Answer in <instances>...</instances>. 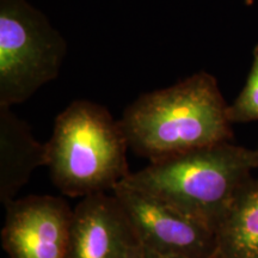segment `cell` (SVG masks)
<instances>
[{
    "instance_id": "cell-5",
    "label": "cell",
    "mask_w": 258,
    "mask_h": 258,
    "mask_svg": "<svg viewBox=\"0 0 258 258\" xmlns=\"http://www.w3.org/2000/svg\"><path fill=\"white\" fill-rule=\"evenodd\" d=\"M145 250L182 258L218 257L217 231L157 196L122 182L112 190Z\"/></svg>"
},
{
    "instance_id": "cell-12",
    "label": "cell",
    "mask_w": 258,
    "mask_h": 258,
    "mask_svg": "<svg viewBox=\"0 0 258 258\" xmlns=\"http://www.w3.org/2000/svg\"><path fill=\"white\" fill-rule=\"evenodd\" d=\"M254 153H256V158H257V169H258V147L254 150Z\"/></svg>"
},
{
    "instance_id": "cell-2",
    "label": "cell",
    "mask_w": 258,
    "mask_h": 258,
    "mask_svg": "<svg viewBox=\"0 0 258 258\" xmlns=\"http://www.w3.org/2000/svg\"><path fill=\"white\" fill-rule=\"evenodd\" d=\"M254 169V150L226 141L150 161L123 182L217 231L232 201L252 178Z\"/></svg>"
},
{
    "instance_id": "cell-10",
    "label": "cell",
    "mask_w": 258,
    "mask_h": 258,
    "mask_svg": "<svg viewBox=\"0 0 258 258\" xmlns=\"http://www.w3.org/2000/svg\"><path fill=\"white\" fill-rule=\"evenodd\" d=\"M232 123L258 121V44L253 49V62L246 84L235 101L228 105Z\"/></svg>"
},
{
    "instance_id": "cell-8",
    "label": "cell",
    "mask_w": 258,
    "mask_h": 258,
    "mask_svg": "<svg viewBox=\"0 0 258 258\" xmlns=\"http://www.w3.org/2000/svg\"><path fill=\"white\" fill-rule=\"evenodd\" d=\"M47 145L35 139L28 123L0 105V202L6 207L16 200L34 171L47 166Z\"/></svg>"
},
{
    "instance_id": "cell-9",
    "label": "cell",
    "mask_w": 258,
    "mask_h": 258,
    "mask_svg": "<svg viewBox=\"0 0 258 258\" xmlns=\"http://www.w3.org/2000/svg\"><path fill=\"white\" fill-rule=\"evenodd\" d=\"M219 258H258V179L251 178L217 228Z\"/></svg>"
},
{
    "instance_id": "cell-7",
    "label": "cell",
    "mask_w": 258,
    "mask_h": 258,
    "mask_svg": "<svg viewBox=\"0 0 258 258\" xmlns=\"http://www.w3.org/2000/svg\"><path fill=\"white\" fill-rule=\"evenodd\" d=\"M145 247L114 192L83 198L73 209L67 258H143Z\"/></svg>"
},
{
    "instance_id": "cell-6",
    "label": "cell",
    "mask_w": 258,
    "mask_h": 258,
    "mask_svg": "<svg viewBox=\"0 0 258 258\" xmlns=\"http://www.w3.org/2000/svg\"><path fill=\"white\" fill-rule=\"evenodd\" d=\"M5 209L2 245L10 258H67L73 209L63 199L30 195Z\"/></svg>"
},
{
    "instance_id": "cell-3",
    "label": "cell",
    "mask_w": 258,
    "mask_h": 258,
    "mask_svg": "<svg viewBox=\"0 0 258 258\" xmlns=\"http://www.w3.org/2000/svg\"><path fill=\"white\" fill-rule=\"evenodd\" d=\"M46 145L50 178L63 195L111 192L131 175L121 121L97 103H71L56 116Z\"/></svg>"
},
{
    "instance_id": "cell-11",
    "label": "cell",
    "mask_w": 258,
    "mask_h": 258,
    "mask_svg": "<svg viewBox=\"0 0 258 258\" xmlns=\"http://www.w3.org/2000/svg\"><path fill=\"white\" fill-rule=\"evenodd\" d=\"M143 258H182V257H172V256H163V254L156 253V252H151V251L145 250V254ZM219 258V257H215Z\"/></svg>"
},
{
    "instance_id": "cell-4",
    "label": "cell",
    "mask_w": 258,
    "mask_h": 258,
    "mask_svg": "<svg viewBox=\"0 0 258 258\" xmlns=\"http://www.w3.org/2000/svg\"><path fill=\"white\" fill-rule=\"evenodd\" d=\"M67 44L27 0H0V105L30 98L59 76Z\"/></svg>"
},
{
    "instance_id": "cell-1",
    "label": "cell",
    "mask_w": 258,
    "mask_h": 258,
    "mask_svg": "<svg viewBox=\"0 0 258 258\" xmlns=\"http://www.w3.org/2000/svg\"><path fill=\"white\" fill-rule=\"evenodd\" d=\"M228 105L212 74L199 72L169 88L141 95L121 124L129 148L156 161L232 139Z\"/></svg>"
}]
</instances>
